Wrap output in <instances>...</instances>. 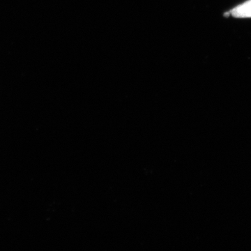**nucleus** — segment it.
<instances>
[{
    "mask_svg": "<svg viewBox=\"0 0 251 251\" xmlns=\"http://www.w3.org/2000/svg\"><path fill=\"white\" fill-rule=\"evenodd\" d=\"M229 14L235 18H251V0L231 10Z\"/></svg>",
    "mask_w": 251,
    "mask_h": 251,
    "instance_id": "f257e3e1",
    "label": "nucleus"
}]
</instances>
